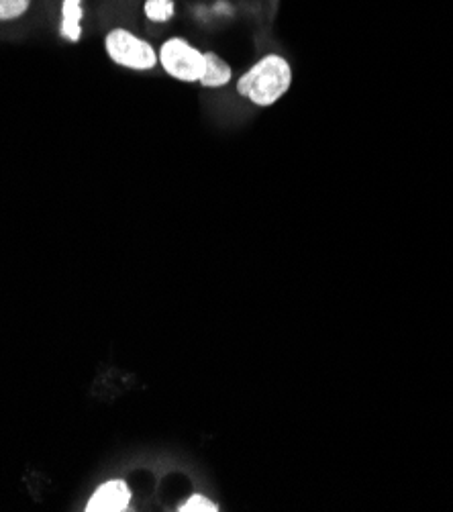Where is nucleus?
Returning <instances> with one entry per match:
<instances>
[{"instance_id": "7", "label": "nucleus", "mask_w": 453, "mask_h": 512, "mask_svg": "<svg viewBox=\"0 0 453 512\" xmlns=\"http://www.w3.org/2000/svg\"><path fill=\"white\" fill-rule=\"evenodd\" d=\"M141 15L151 25H168L176 19V0H143Z\"/></svg>"}, {"instance_id": "1", "label": "nucleus", "mask_w": 453, "mask_h": 512, "mask_svg": "<svg viewBox=\"0 0 453 512\" xmlns=\"http://www.w3.org/2000/svg\"><path fill=\"white\" fill-rule=\"evenodd\" d=\"M294 80L290 62L280 54H266L237 80V94L254 107L270 109L286 96Z\"/></svg>"}, {"instance_id": "3", "label": "nucleus", "mask_w": 453, "mask_h": 512, "mask_svg": "<svg viewBox=\"0 0 453 512\" xmlns=\"http://www.w3.org/2000/svg\"><path fill=\"white\" fill-rule=\"evenodd\" d=\"M158 66L182 84H200L207 68L205 49L182 35H172L158 47Z\"/></svg>"}, {"instance_id": "8", "label": "nucleus", "mask_w": 453, "mask_h": 512, "mask_svg": "<svg viewBox=\"0 0 453 512\" xmlns=\"http://www.w3.org/2000/svg\"><path fill=\"white\" fill-rule=\"evenodd\" d=\"M35 9V0H0V27L17 25Z\"/></svg>"}, {"instance_id": "4", "label": "nucleus", "mask_w": 453, "mask_h": 512, "mask_svg": "<svg viewBox=\"0 0 453 512\" xmlns=\"http://www.w3.org/2000/svg\"><path fill=\"white\" fill-rule=\"evenodd\" d=\"M131 488L125 480L100 484L86 504V512H125L131 504Z\"/></svg>"}, {"instance_id": "9", "label": "nucleus", "mask_w": 453, "mask_h": 512, "mask_svg": "<svg viewBox=\"0 0 453 512\" xmlns=\"http://www.w3.org/2000/svg\"><path fill=\"white\" fill-rule=\"evenodd\" d=\"M180 512H217L219 504L203 494H192L184 504L178 506Z\"/></svg>"}, {"instance_id": "2", "label": "nucleus", "mask_w": 453, "mask_h": 512, "mask_svg": "<svg viewBox=\"0 0 453 512\" xmlns=\"http://www.w3.org/2000/svg\"><path fill=\"white\" fill-rule=\"evenodd\" d=\"M107 58L131 72H151L158 68V47L125 25L111 27L103 37Z\"/></svg>"}, {"instance_id": "6", "label": "nucleus", "mask_w": 453, "mask_h": 512, "mask_svg": "<svg viewBox=\"0 0 453 512\" xmlns=\"http://www.w3.org/2000/svg\"><path fill=\"white\" fill-rule=\"evenodd\" d=\"M207 58V68L205 76L200 80V86L203 88H225L233 80V68L227 60H223L217 51H205Z\"/></svg>"}, {"instance_id": "5", "label": "nucleus", "mask_w": 453, "mask_h": 512, "mask_svg": "<svg viewBox=\"0 0 453 512\" xmlns=\"http://www.w3.org/2000/svg\"><path fill=\"white\" fill-rule=\"evenodd\" d=\"M86 0H60L58 5V33L66 43H80L84 37Z\"/></svg>"}]
</instances>
